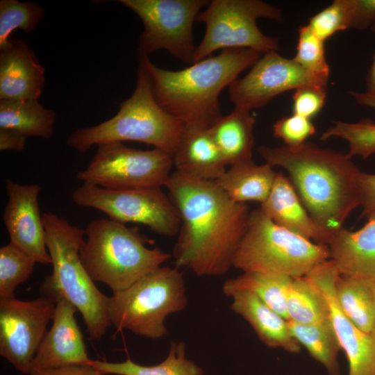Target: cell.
Segmentation results:
<instances>
[{
	"label": "cell",
	"instance_id": "5b68a950",
	"mask_svg": "<svg viewBox=\"0 0 375 375\" xmlns=\"http://www.w3.org/2000/svg\"><path fill=\"white\" fill-rule=\"evenodd\" d=\"M119 106L113 117L74 131L67 138V145L85 153L94 145L135 141L151 144L173 156L185 126L157 103L150 76L140 62L135 90Z\"/></svg>",
	"mask_w": 375,
	"mask_h": 375
},
{
	"label": "cell",
	"instance_id": "e575fe53",
	"mask_svg": "<svg viewBox=\"0 0 375 375\" xmlns=\"http://www.w3.org/2000/svg\"><path fill=\"white\" fill-rule=\"evenodd\" d=\"M293 60L311 72L329 76L324 41L317 37L308 25L302 26L298 30L297 53Z\"/></svg>",
	"mask_w": 375,
	"mask_h": 375
},
{
	"label": "cell",
	"instance_id": "b9f144b4",
	"mask_svg": "<svg viewBox=\"0 0 375 375\" xmlns=\"http://www.w3.org/2000/svg\"><path fill=\"white\" fill-rule=\"evenodd\" d=\"M349 94L360 105L366 106L375 110V94L367 92L350 91Z\"/></svg>",
	"mask_w": 375,
	"mask_h": 375
},
{
	"label": "cell",
	"instance_id": "5bb4252c",
	"mask_svg": "<svg viewBox=\"0 0 375 375\" xmlns=\"http://www.w3.org/2000/svg\"><path fill=\"white\" fill-rule=\"evenodd\" d=\"M55 308L56 303L44 296L0 300V355L22 374H30Z\"/></svg>",
	"mask_w": 375,
	"mask_h": 375
},
{
	"label": "cell",
	"instance_id": "1f68e13d",
	"mask_svg": "<svg viewBox=\"0 0 375 375\" xmlns=\"http://www.w3.org/2000/svg\"><path fill=\"white\" fill-rule=\"evenodd\" d=\"M44 17L40 5L17 0L0 1V49L8 42L10 34L17 28L25 33L34 31Z\"/></svg>",
	"mask_w": 375,
	"mask_h": 375
},
{
	"label": "cell",
	"instance_id": "8992f818",
	"mask_svg": "<svg viewBox=\"0 0 375 375\" xmlns=\"http://www.w3.org/2000/svg\"><path fill=\"white\" fill-rule=\"evenodd\" d=\"M85 231L81 262L94 281L106 284L112 292L127 288L171 258L158 247H148L153 241L138 227L103 218L91 221Z\"/></svg>",
	"mask_w": 375,
	"mask_h": 375
},
{
	"label": "cell",
	"instance_id": "83f0119b",
	"mask_svg": "<svg viewBox=\"0 0 375 375\" xmlns=\"http://www.w3.org/2000/svg\"><path fill=\"white\" fill-rule=\"evenodd\" d=\"M292 279L278 273L244 272L240 276L226 280L223 284L222 291L229 297L235 291L249 290L288 320L286 299Z\"/></svg>",
	"mask_w": 375,
	"mask_h": 375
},
{
	"label": "cell",
	"instance_id": "4dcf8cb0",
	"mask_svg": "<svg viewBox=\"0 0 375 375\" xmlns=\"http://www.w3.org/2000/svg\"><path fill=\"white\" fill-rule=\"evenodd\" d=\"M37 262L9 242L0 248V300L15 298L17 287L32 274Z\"/></svg>",
	"mask_w": 375,
	"mask_h": 375
},
{
	"label": "cell",
	"instance_id": "f546056e",
	"mask_svg": "<svg viewBox=\"0 0 375 375\" xmlns=\"http://www.w3.org/2000/svg\"><path fill=\"white\" fill-rule=\"evenodd\" d=\"M288 321L314 324L331 319L327 299L308 276L293 278L287 294Z\"/></svg>",
	"mask_w": 375,
	"mask_h": 375
},
{
	"label": "cell",
	"instance_id": "60d3db41",
	"mask_svg": "<svg viewBox=\"0 0 375 375\" xmlns=\"http://www.w3.org/2000/svg\"><path fill=\"white\" fill-rule=\"evenodd\" d=\"M26 137L7 128H0V150L22 151L24 149Z\"/></svg>",
	"mask_w": 375,
	"mask_h": 375
},
{
	"label": "cell",
	"instance_id": "44dd1931",
	"mask_svg": "<svg viewBox=\"0 0 375 375\" xmlns=\"http://www.w3.org/2000/svg\"><path fill=\"white\" fill-rule=\"evenodd\" d=\"M229 297L232 299L231 309L249 324L266 346L291 353L300 351L301 344L292 335L288 320L255 294L242 290L234 292Z\"/></svg>",
	"mask_w": 375,
	"mask_h": 375
},
{
	"label": "cell",
	"instance_id": "ac0fdd59",
	"mask_svg": "<svg viewBox=\"0 0 375 375\" xmlns=\"http://www.w3.org/2000/svg\"><path fill=\"white\" fill-rule=\"evenodd\" d=\"M45 69L21 39H10L0 49V100H38Z\"/></svg>",
	"mask_w": 375,
	"mask_h": 375
},
{
	"label": "cell",
	"instance_id": "484cf974",
	"mask_svg": "<svg viewBox=\"0 0 375 375\" xmlns=\"http://www.w3.org/2000/svg\"><path fill=\"white\" fill-rule=\"evenodd\" d=\"M90 364L102 375H203V371L186 357L185 344L172 341L166 358L151 366L142 365L128 358L120 362L92 360Z\"/></svg>",
	"mask_w": 375,
	"mask_h": 375
},
{
	"label": "cell",
	"instance_id": "cb8c5ba5",
	"mask_svg": "<svg viewBox=\"0 0 375 375\" xmlns=\"http://www.w3.org/2000/svg\"><path fill=\"white\" fill-rule=\"evenodd\" d=\"M276 176L269 164L257 165L251 161L231 166L215 183L235 202L251 201L262 204L272 190Z\"/></svg>",
	"mask_w": 375,
	"mask_h": 375
},
{
	"label": "cell",
	"instance_id": "4316f807",
	"mask_svg": "<svg viewBox=\"0 0 375 375\" xmlns=\"http://www.w3.org/2000/svg\"><path fill=\"white\" fill-rule=\"evenodd\" d=\"M337 303L360 330L371 335L375 324V299L372 281L340 276L335 285Z\"/></svg>",
	"mask_w": 375,
	"mask_h": 375
},
{
	"label": "cell",
	"instance_id": "d590c367",
	"mask_svg": "<svg viewBox=\"0 0 375 375\" xmlns=\"http://www.w3.org/2000/svg\"><path fill=\"white\" fill-rule=\"evenodd\" d=\"M272 128L276 138L281 139L285 145L291 147L306 142L316 132L310 119L295 114L278 119Z\"/></svg>",
	"mask_w": 375,
	"mask_h": 375
},
{
	"label": "cell",
	"instance_id": "6da1fadb",
	"mask_svg": "<svg viewBox=\"0 0 375 375\" xmlns=\"http://www.w3.org/2000/svg\"><path fill=\"white\" fill-rule=\"evenodd\" d=\"M165 187L181 219L175 266L199 276L225 275L246 231L248 206L231 199L215 181L176 171Z\"/></svg>",
	"mask_w": 375,
	"mask_h": 375
},
{
	"label": "cell",
	"instance_id": "3957f363",
	"mask_svg": "<svg viewBox=\"0 0 375 375\" xmlns=\"http://www.w3.org/2000/svg\"><path fill=\"white\" fill-rule=\"evenodd\" d=\"M138 55L159 106L185 127L201 129H208L222 116L219 97L222 90L261 56L250 49H227L174 71L158 67L147 55Z\"/></svg>",
	"mask_w": 375,
	"mask_h": 375
},
{
	"label": "cell",
	"instance_id": "30bf717a",
	"mask_svg": "<svg viewBox=\"0 0 375 375\" xmlns=\"http://www.w3.org/2000/svg\"><path fill=\"white\" fill-rule=\"evenodd\" d=\"M72 200L104 212L110 219L141 224L166 237L177 235L181 225L176 208L161 187L110 190L83 183L74 191Z\"/></svg>",
	"mask_w": 375,
	"mask_h": 375
},
{
	"label": "cell",
	"instance_id": "2e32d148",
	"mask_svg": "<svg viewBox=\"0 0 375 375\" xmlns=\"http://www.w3.org/2000/svg\"><path fill=\"white\" fill-rule=\"evenodd\" d=\"M306 276L323 292L328 302L331 319L349 363V375H375V341L356 327L340 308L335 285L340 276L331 260L315 267Z\"/></svg>",
	"mask_w": 375,
	"mask_h": 375
},
{
	"label": "cell",
	"instance_id": "ee69618b",
	"mask_svg": "<svg viewBox=\"0 0 375 375\" xmlns=\"http://www.w3.org/2000/svg\"><path fill=\"white\" fill-rule=\"evenodd\" d=\"M372 290H373V292L374 295V299H375V281H372ZM371 335L372 336L373 339L375 341V324H374V329Z\"/></svg>",
	"mask_w": 375,
	"mask_h": 375
},
{
	"label": "cell",
	"instance_id": "8fae6325",
	"mask_svg": "<svg viewBox=\"0 0 375 375\" xmlns=\"http://www.w3.org/2000/svg\"><path fill=\"white\" fill-rule=\"evenodd\" d=\"M172 156L154 148L140 150L120 142L98 145L88 167L76 178L106 189L165 186L172 174Z\"/></svg>",
	"mask_w": 375,
	"mask_h": 375
},
{
	"label": "cell",
	"instance_id": "f1b7e54d",
	"mask_svg": "<svg viewBox=\"0 0 375 375\" xmlns=\"http://www.w3.org/2000/svg\"><path fill=\"white\" fill-rule=\"evenodd\" d=\"M288 322L292 335L325 368L328 375H340L338 354L342 349L331 319L314 324Z\"/></svg>",
	"mask_w": 375,
	"mask_h": 375
},
{
	"label": "cell",
	"instance_id": "d6a6232c",
	"mask_svg": "<svg viewBox=\"0 0 375 375\" xmlns=\"http://www.w3.org/2000/svg\"><path fill=\"white\" fill-rule=\"evenodd\" d=\"M334 125L321 135V140L338 137L349 144V158L360 156L366 158L375 153V123L370 119H363L357 123L333 122Z\"/></svg>",
	"mask_w": 375,
	"mask_h": 375
},
{
	"label": "cell",
	"instance_id": "9c48e42d",
	"mask_svg": "<svg viewBox=\"0 0 375 375\" xmlns=\"http://www.w3.org/2000/svg\"><path fill=\"white\" fill-rule=\"evenodd\" d=\"M265 18L282 22V12L260 0H212L196 22L206 24L204 36L196 47L193 62H197L219 49L243 48L260 53L277 51L278 41L263 34L256 21Z\"/></svg>",
	"mask_w": 375,
	"mask_h": 375
},
{
	"label": "cell",
	"instance_id": "277c9868",
	"mask_svg": "<svg viewBox=\"0 0 375 375\" xmlns=\"http://www.w3.org/2000/svg\"><path fill=\"white\" fill-rule=\"evenodd\" d=\"M46 245L53 271L41 284L44 297L53 302L65 299L81 313L92 340H100L111 326L108 297L95 285L83 266L80 249L85 231L52 212L42 215Z\"/></svg>",
	"mask_w": 375,
	"mask_h": 375
},
{
	"label": "cell",
	"instance_id": "e0dca14e",
	"mask_svg": "<svg viewBox=\"0 0 375 375\" xmlns=\"http://www.w3.org/2000/svg\"><path fill=\"white\" fill-rule=\"evenodd\" d=\"M77 311L65 299L56 302L52 325L36 351L31 371L90 364L92 359L88 355L83 334L75 317Z\"/></svg>",
	"mask_w": 375,
	"mask_h": 375
},
{
	"label": "cell",
	"instance_id": "52a82bcc",
	"mask_svg": "<svg viewBox=\"0 0 375 375\" xmlns=\"http://www.w3.org/2000/svg\"><path fill=\"white\" fill-rule=\"evenodd\" d=\"M329 259L328 245L280 226L259 207L249 213L233 267L243 272H272L295 278L306 276Z\"/></svg>",
	"mask_w": 375,
	"mask_h": 375
},
{
	"label": "cell",
	"instance_id": "f35d334b",
	"mask_svg": "<svg viewBox=\"0 0 375 375\" xmlns=\"http://www.w3.org/2000/svg\"><path fill=\"white\" fill-rule=\"evenodd\" d=\"M29 375H102L91 364L69 365L53 368L33 369Z\"/></svg>",
	"mask_w": 375,
	"mask_h": 375
},
{
	"label": "cell",
	"instance_id": "7c38bea8",
	"mask_svg": "<svg viewBox=\"0 0 375 375\" xmlns=\"http://www.w3.org/2000/svg\"><path fill=\"white\" fill-rule=\"evenodd\" d=\"M136 13L144 25L138 54L167 51L176 58L192 65L196 47L192 28L206 0H120Z\"/></svg>",
	"mask_w": 375,
	"mask_h": 375
},
{
	"label": "cell",
	"instance_id": "ab89813d",
	"mask_svg": "<svg viewBox=\"0 0 375 375\" xmlns=\"http://www.w3.org/2000/svg\"><path fill=\"white\" fill-rule=\"evenodd\" d=\"M375 21V0H356L353 28L365 30Z\"/></svg>",
	"mask_w": 375,
	"mask_h": 375
},
{
	"label": "cell",
	"instance_id": "d4e9b609",
	"mask_svg": "<svg viewBox=\"0 0 375 375\" xmlns=\"http://www.w3.org/2000/svg\"><path fill=\"white\" fill-rule=\"evenodd\" d=\"M55 123V112L38 100H0V128L17 131L26 138L49 139L53 135Z\"/></svg>",
	"mask_w": 375,
	"mask_h": 375
},
{
	"label": "cell",
	"instance_id": "8d00e7d4",
	"mask_svg": "<svg viewBox=\"0 0 375 375\" xmlns=\"http://www.w3.org/2000/svg\"><path fill=\"white\" fill-rule=\"evenodd\" d=\"M326 90L317 88H301L292 95L293 114L311 119L323 108Z\"/></svg>",
	"mask_w": 375,
	"mask_h": 375
},
{
	"label": "cell",
	"instance_id": "7bdbcfd3",
	"mask_svg": "<svg viewBox=\"0 0 375 375\" xmlns=\"http://www.w3.org/2000/svg\"><path fill=\"white\" fill-rule=\"evenodd\" d=\"M372 31L375 33V21L371 27ZM366 91L365 92L375 94V54L374 60L369 72L365 78Z\"/></svg>",
	"mask_w": 375,
	"mask_h": 375
},
{
	"label": "cell",
	"instance_id": "4fadbf2b",
	"mask_svg": "<svg viewBox=\"0 0 375 375\" xmlns=\"http://www.w3.org/2000/svg\"><path fill=\"white\" fill-rule=\"evenodd\" d=\"M328 77L311 72L296 61L269 51L261 56L250 71L229 85L235 108L251 112L267 104L277 95L301 88L326 90Z\"/></svg>",
	"mask_w": 375,
	"mask_h": 375
},
{
	"label": "cell",
	"instance_id": "ba28073f",
	"mask_svg": "<svg viewBox=\"0 0 375 375\" xmlns=\"http://www.w3.org/2000/svg\"><path fill=\"white\" fill-rule=\"evenodd\" d=\"M188 298L183 273L177 267H160L127 288L108 297V313L117 331L128 330L149 339L167 333V317L183 310Z\"/></svg>",
	"mask_w": 375,
	"mask_h": 375
},
{
	"label": "cell",
	"instance_id": "d6986e66",
	"mask_svg": "<svg viewBox=\"0 0 375 375\" xmlns=\"http://www.w3.org/2000/svg\"><path fill=\"white\" fill-rule=\"evenodd\" d=\"M359 230L342 227L328 241L330 260L340 276L375 281V211Z\"/></svg>",
	"mask_w": 375,
	"mask_h": 375
},
{
	"label": "cell",
	"instance_id": "74e56055",
	"mask_svg": "<svg viewBox=\"0 0 375 375\" xmlns=\"http://www.w3.org/2000/svg\"><path fill=\"white\" fill-rule=\"evenodd\" d=\"M359 189L362 215L375 211V174L362 172L359 176Z\"/></svg>",
	"mask_w": 375,
	"mask_h": 375
},
{
	"label": "cell",
	"instance_id": "7402d4cb",
	"mask_svg": "<svg viewBox=\"0 0 375 375\" xmlns=\"http://www.w3.org/2000/svg\"><path fill=\"white\" fill-rule=\"evenodd\" d=\"M176 171L215 181L227 165L208 129L185 127L172 156Z\"/></svg>",
	"mask_w": 375,
	"mask_h": 375
},
{
	"label": "cell",
	"instance_id": "ffe728a7",
	"mask_svg": "<svg viewBox=\"0 0 375 375\" xmlns=\"http://www.w3.org/2000/svg\"><path fill=\"white\" fill-rule=\"evenodd\" d=\"M261 209L276 224L309 240L328 244V238L310 217L293 184L276 173L272 190Z\"/></svg>",
	"mask_w": 375,
	"mask_h": 375
},
{
	"label": "cell",
	"instance_id": "9a60e30c",
	"mask_svg": "<svg viewBox=\"0 0 375 375\" xmlns=\"http://www.w3.org/2000/svg\"><path fill=\"white\" fill-rule=\"evenodd\" d=\"M5 183L8 199L3 221L10 242L37 262L51 264L39 208L38 196L42 187L38 184H19L10 178H6Z\"/></svg>",
	"mask_w": 375,
	"mask_h": 375
},
{
	"label": "cell",
	"instance_id": "603a6c76",
	"mask_svg": "<svg viewBox=\"0 0 375 375\" xmlns=\"http://www.w3.org/2000/svg\"><path fill=\"white\" fill-rule=\"evenodd\" d=\"M255 122L250 112L234 108L208 128L227 165L253 161Z\"/></svg>",
	"mask_w": 375,
	"mask_h": 375
},
{
	"label": "cell",
	"instance_id": "7a4b0ae2",
	"mask_svg": "<svg viewBox=\"0 0 375 375\" xmlns=\"http://www.w3.org/2000/svg\"><path fill=\"white\" fill-rule=\"evenodd\" d=\"M258 151L266 163L287 170L303 204L328 241L361 205V172L347 154L307 142L292 147L261 146Z\"/></svg>",
	"mask_w": 375,
	"mask_h": 375
},
{
	"label": "cell",
	"instance_id": "836d02e7",
	"mask_svg": "<svg viewBox=\"0 0 375 375\" xmlns=\"http://www.w3.org/2000/svg\"><path fill=\"white\" fill-rule=\"evenodd\" d=\"M356 7V0H335L312 16L307 25L325 42L338 31L353 28Z\"/></svg>",
	"mask_w": 375,
	"mask_h": 375
}]
</instances>
